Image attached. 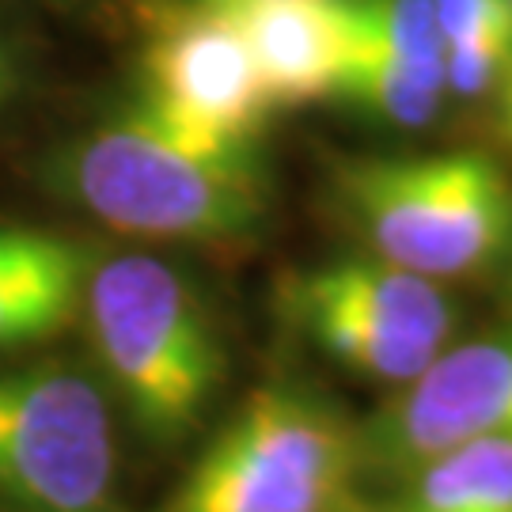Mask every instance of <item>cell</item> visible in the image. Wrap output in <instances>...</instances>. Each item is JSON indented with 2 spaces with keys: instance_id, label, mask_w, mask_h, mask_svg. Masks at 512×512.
Segmentation results:
<instances>
[{
  "instance_id": "cell-1",
  "label": "cell",
  "mask_w": 512,
  "mask_h": 512,
  "mask_svg": "<svg viewBox=\"0 0 512 512\" xmlns=\"http://www.w3.org/2000/svg\"><path fill=\"white\" fill-rule=\"evenodd\" d=\"M54 186L114 232L239 247L270 220V175L255 145L217 141L137 99L54 160Z\"/></svg>"
},
{
  "instance_id": "cell-2",
  "label": "cell",
  "mask_w": 512,
  "mask_h": 512,
  "mask_svg": "<svg viewBox=\"0 0 512 512\" xmlns=\"http://www.w3.org/2000/svg\"><path fill=\"white\" fill-rule=\"evenodd\" d=\"M84 323L107 387L145 440L183 444L224 384V342L198 285L160 255L122 251L84 277Z\"/></svg>"
},
{
  "instance_id": "cell-3",
  "label": "cell",
  "mask_w": 512,
  "mask_h": 512,
  "mask_svg": "<svg viewBox=\"0 0 512 512\" xmlns=\"http://www.w3.org/2000/svg\"><path fill=\"white\" fill-rule=\"evenodd\" d=\"M330 190L361 251L391 266L448 285L512 258V179L486 152L349 156Z\"/></svg>"
},
{
  "instance_id": "cell-4",
  "label": "cell",
  "mask_w": 512,
  "mask_h": 512,
  "mask_svg": "<svg viewBox=\"0 0 512 512\" xmlns=\"http://www.w3.org/2000/svg\"><path fill=\"white\" fill-rule=\"evenodd\" d=\"M365 478L361 425L300 380L255 387L160 512H338Z\"/></svg>"
},
{
  "instance_id": "cell-5",
  "label": "cell",
  "mask_w": 512,
  "mask_h": 512,
  "mask_svg": "<svg viewBox=\"0 0 512 512\" xmlns=\"http://www.w3.org/2000/svg\"><path fill=\"white\" fill-rule=\"evenodd\" d=\"M277 311L338 368L391 391L421 376L463 330V304L444 281L365 251L285 274Z\"/></svg>"
},
{
  "instance_id": "cell-6",
  "label": "cell",
  "mask_w": 512,
  "mask_h": 512,
  "mask_svg": "<svg viewBox=\"0 0 512 512\" xmlns=\"http://www.w3.org/2000/svg\"><path fill=\"white\" fill-rule=\"evenodd\" d=\"M0 512H129L99 376L65 361L0 368Z\"/></svg>"
},
{
  "instance_id": "cell-7",
  "label": "cell",
  "mask_w": 512,
  "mask_h": 512,
  "mask_svg": "<svg viewBox=\"0 0 512 512\" xmlns=\"http://www.w3.org/2000/svg\"><path fill=\"white\" fill-rule=\"evenodd\" d=\"M361 440L365 475L387 482L467 440H512V319L456 338L361 421Z\"/></svg>"
},
{
  "instance_id": "cell-8",
  "label": "cell",
  "mask_w": 512,
  "mask_h": 512,
  "mask_svg": "<svg viewBox=\"0 0 512 512\" xmlns=\"http://www.w3.org/2000/svg\"><path fill=\"white\" fill-rule=\"evenodd\" d=\"M141 99L194 133L243 145H255L274 110L236 19L209 0L152 35Z\"/></svg>"
},
{
  "instance_id": "cell-9",
  "label": "cell",
  "mask_w": 512,
  "mask_h": 512,
  "mask_svg": "<svg viewBox=\"0 0 512 512\" xmlns=\"http://www.w3.org/2000/svg\"><path fill=\"white\" fill-rule=\"evenodd\" d=\"M220 8L247 38L274 110L334 95L346 50L342 0H247Z\"/></svg>"
},
{
  "instance_id": "cell-10",
  "label": "cell",
  "mask_w": 512,
  "mask_h": 512,
  "mask_svg": "<svg viewBox=\"0 0 512 512\" xmlns=\"http://www.w3.org/2000/svg\"><path fill=\"white\" fill-rule=\"evenodd\" d=\"M88 258L38 228H0V349L46 342L84 300Z\"/></svg>"
},
{
  "instance_id": "cell-11",
  "label": "cell",
  "mask_w": 512,
  "mask_h": 512,
  "mask_svg": "<svg viewBox=\"0 0 512 512\" xmlns=\"http://www.w3.org/2000/svg\"><path fill=\"white\" fill-rule=\"evenodd\" d=\"M391 512H512V440H467L418 463Z\"/></svg>"
},
{
  "instance_id": "cell-12",
  "label": "cell",
  "mask_w": 512,
  "mask_h": 512,
  "mask_svg": "<svg viewBox=\"0 0 512 512\" xmlns=\"http://www.w3.org/2000/svg\"><path fill=\"white\" fill-rule=\"evenodd\" d=\"M330 99H342L361 118H372L380 126L425 129L440 118L448 92H444L440 76L410 69L346 31L342 69H338V84H334Z\"/></svg>"
},
{
  "instance_id": "cell-13",
  "label": "cell",
  "mask_w": 512,
  "mask_h": 512,
  "mask_svg": "<svg viewBox=\"0 0 512 512\" xmlns=\"http://www.w3.org/2000/svg\"><path fill=\"white\" fill-rule=\"evenodd\" d=\"M346 31L410 69L444 80V35L433 0H342Z\"/></svg>"
},
{
  "instance_id": "cell-14",
  "label": "cell",
  "mask_w": 512,
  "mask_h": 512,
  "mask_svg": "<svg viewBox=\"0 0 512 512\" xmlns=\"http://www.w3.org/2000/svg\"><path fill=\"white\" fill-rule=\"evenodd\" d=\"M512 69V38L459 42L444 50V92L456 99H490Z\"/></svg>"
},
{
  "instance_id": "cell-15",
  "label": "cell",
  "mask_w": 512,
  "mask_h": 512,
  "mask_svg": "<svg viewBox=\"0 0 512 512\" xmlns=\"http://www.w3.org/2000/svg\"><path fill=\"white\" fill-rule=\"evenodd\" d=\"M437 27L444 35V50L459 42L482 38H512V4L509 0H433Z\"/></svg>"
},
{
  "instance_id": "cell-16",
  "label": "cell",
  "mask_w": 512,
  "mask_h": 512,
  "mask_svg": "<svg viewBox=\"0 0 512 512\" xmlns=\"http://www.w3.org/2000/svg\"><path fill=\"white\" fill-rule=\"evenodd\" d=\"M490 126H494L497 141L512 152V69L497 84V92L490 95Z\"/></svg>"
},
{
  "instance_id": "cell-17",
  "label": "cell",
  "mask_w": 512,
  "mask_h": 512,
  "mask_svg": "<svg viewBox=\"0 0 512 512\" xmlns=\"http://www.w3.org/2000/svg\"><path fill=\"white\" fill-rule=\"evenodd\" d=\"M8 84H12V57H8V46L0 38V99L8 95Z\"/></svg>"
},
{
  "instance_id": "cell-18",
  "label": "cell",
  "mask_w": 512,
  "mask_h": 512,
  "mask_svg": "<svg viewBox=\"0 0 512 512\" xmlns=\"http://www.w3.org/2000/svg\"><path fill=\"white\" fill-rule=\"evenodd\" d=\"M338 512H391V509H387V505L384 509H380V505H365V501H357V497H353L346 509H338Z\"/></svg>"
},
{
  "instance_id": "cell-19",
  "label": "cell",
  "mask_w": 512,
  "mask_h": 512,
  "mask_svg": "<svg viewBox=\"0 0 512 512\" xmlns=\"http://www.w3.org/2000/svg\"><path fill=\"white\" fill-rule=\"evenodd\" d=\"M209 4H247V0H209Z\"/></svg>"
},
{
  "instance_id": "cell-20",
  "label": "cell",
  "mask_w": 512,
  "mask_h": 512,
  "mask_svg": "<svg viewBox=\"0 0 512 512\" xmlns=\"http://www.w3.org/2000/svg\"><path fill=\"white\" fill-rule=\"evenodd\" d=\"M509 304H512V258H509Z\"/></svg>"
},
{
  "instance_id": "cell-21",
  "label": "cell",
  "mask_w": 512,
  "mask_h": 512,
  "mask_svg": "<svg viewBox=\"0 0 512 512\" xmlns=\"http://www.w3.org/2000/svg\"><path fill=\"white\" fill-rule=\"evenodd\" d=\"M509 4H512V0H509Z\"/></svg>"
}]
</instances>
